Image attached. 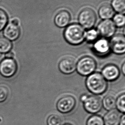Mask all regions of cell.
I'll return each mask as SVG.
<instances>
[{
  "label": "cell",
  "mask_w": 125,
  "mask_h": 125,
  "mask_svg": "<svg viewBox=\"0 0 125 125\" xmlns=\"http://www.w3.org/2000/svg\"><path fill=\"white\" fill-rule=\"evenodd\" d=\"M85 84L88 90L94 95L102 94L108 88L107 81L99 73H94L88 75Z\"/></svg>",
  "instance_id": "1"
},
{
  "label": "cell",
  "mask_w": 125,
  "mask_h": 125,
  "mask_svg": "<svg viewBox=\"0 0 125 125\" xmlns=\"http://www.w3.org/2000/svg\"><path fill=\"white\" fill-rule=\"evenodd\" d=\"M65 40L72 45H78L84 40L85 33L82 26L72 24L68 26L64 32Z\"/></svg>",
  "instance_id": "2"
},
{
  "label": "cell",
  "mask_w": 125,
  "mask_h": 125,
  "mask_svg": "<svg viewBox=\"0 0 125 125\" xmlns=\"http://www.w3.org/2000/svg\"><path fill=\"white\" fill-rule=\"evenodd\" d=\"M96 67V62L93 58L90 56H84L76 63L77 71L82 76H88L92 74Z\"/></svg>",
  "instance_id": "3"
},
{
  "label": "cell",
  "mask_w": 125,
  "mask_h": 125,
  "mask_svg": "<svg viewBox=\"0 0 125 125\" xmlns=\"http://www.w3.org/2000/svg\"><path fill=\"white\" fill-rule=\"evenodd\" d=\"M96 21V14L92 9L87 8L80 12L79 22L85 28L91 29L94 26Z\"/></svg>",
  "instance_id": "4"
},
{
  "label": "cell",
  "mask_w": 125,
  "mask_h": 125,
  "mask_svg": "<svg viewBox=\"0 0 125 125\" xmlns=\"http://www.w3.org/2000/svg\"><path fill=\"white\" fill-rule=\"evenodd\" d=\"M17 70V63L12 58H6L0 62V74L5 78L13 76Z\"/></svg>",
  "instance_id": "5"
},
{
  "label": "cell",
  "mask_w": 125,
  "mask_h": 125,
  "mask_svg": "<svg viewBox=\"0 0 125 125\" xmlns=\"http://www.w3.org/2000/svg\"><path fill=\"white\" fill-rule=\"evenodd\" d=\"M76 103V100L73 96L67 95L63 96L58 100L56 108L62 113H69L74 109Z\"/></svg>",
  "instance_id": "6"
},
{
  "label": "cell",
  "mask_w": 125,
  "mask_h": 125,
  "mask_svg": "<svg viewBox=\"0 0 125 125\" xmlns=\"http://www.w3.org/2000/svg\"><path fill=\"white\" fill-rule=\"evenodd\" d=\"M84 108L89 113L95 114L100 112L103 107L101 99L96 96H88L86 100L83 102Z\"/></svg>",
  "instance_id": "7"
},
{
  "label": "cell",
  "mask_w": 125,
  "mask_h": 125,
  "mask_svg": "<svg viewBox=\"0 0 125 125\" xmlns=\"http://www.w3.org/2000/svg\"><path fill=\"white\" fill-rule=\"evenodd\" d=\"M116 29V26L113 22L106 19L103 21L99 24L97 32L103 37L109 38L114 35Z\"/></svg>",
  "instance_id": "8"
},
{
  "label": "cell",
  "mask_w": 125,
  "mask_h": 125,
  "mask_svg": "<svg viewBox=\"0 0 125 125\" xmlns=\"http://www.w3.org/2000/svg\"><path fill=\"white\" fill-rule=\"evenodd\" d=\"M110 48L114 52L118 54H124L125 51V38L122 34L114 36L110 41Z\"/></svg>",
  "instance_id": "9"
},
{
  "label": "cell",
  "mask_w": 125,
  "mask_h": 125,
  "mask_svg": "<svg viewBox=\"0 0 125 125\" xmlns=\"http://www.w3.org/2000/svg\"><path fill=\"white\" fill-rule=\"evenodd\" d=\"M76 63L74 58L69 57H66L60 61L59 68L61 73L64 74H71L76 70Z\"/></svg>",
  "instance_id": "10"
},
{
  "label": "cell",
  "mask_w": 125,
  "mask_h": 125,
  "mask_svg": "<svg viewBox=\"0 0 125 125\" xmlns=\"http://www.w3.org/2000/svg\"><path fill=\"white\" fill-rule=\"evenodd\" d=\"M101 74L106 81H113L118 78L120 71L119 68L115 64H108L102 69Z\"/></svg>",
  "instance_id": "11"
},
{
  "label": "cell",
  "mask_w": 125,
  "mask_h": 125,
  "mask_svg": "<svg viewBox=\"0 0 125 125\" xmlns=\"http://www.w3.org/2000/svg\"><path fill=\"white\" fill-rule=\"evenodd\" d=\"M3 35L9 40L15 41L19 38L20 35V29L19 26L9 23L3 29Z\"/></svg>",
  "instance_id": "12"
},
{
  "label": "cell",
  "mask_w": 125,
  "mask_h": 125,
  "mask_svg": "<svg viewBox=\"0 0 125 125\" xmlns=\"http://www.w3.org/2000/svg\"><path fill=\"white\" fill-rule=\"evenodd\" d=\"M94 48L95 52L97 55L105 56L110 51V44L106 39H100L95 43Z\"/></svg>",
  "instance_id": "13"
},
{
  "label": "cell",
  "mask_w": 125,
  "mask_h": 125,
  "mask_svg": "<svg viewBox=\"0 0 125 125\" xmlns=\"http://www.w3.org/2000/svg\"><path fill=\"white\" fill-rule=\"evenodd\" d=\"M71 19V16L69 12L66 10H62L56 15L54 22L58 27H64L69 25Z\"/></svg>",
  "instance_id": "14"
},
{
  "label": "cell",
  "mask_w": 125,
  "mask_h": 125,
  "mask_svg": "<svg viewBox=\"0 0 125 125\" xmlns=\"http://www.w3.org/2000/svg\"><path fill=\"white\" fill-rule=\"evenodd\" d=\"M120 113L117 110H112L105 114L103 120L104 125H119L120 121Z\"/></svg>",
  "instance_id": "15"
},
{
  "label": "cell",
  "mask_w": 125,
  "mask_h": 125,
  "mask_svg": "<svg viewBox=\"0 0 125 125\" xmlns=\"http://www.w3.org/2000/svg\"><path fill=\"white\" fill-rule=\"evenodd\" d=\"M99 14L101 19L106 20L111 19L113 16L114 11L109 4L104 3L100 7Z\"/></svg>",
  "instance_id": "16"
},
{
  "label": "cell",
  "mask_w": 125,
  "mask_h": 125,
  "mask_svg": "<svg viewBox=\"0 0 125 125\" xmlns=\"http://www.w3.org/2000/svg\"><path fill=\"white\" fill-rule=\"evenodd\" d=\"M116 96L114 95L107 94L104 97L102 101L103 106L107 111L114 110L116 108Z\"/></svg>",
  "instance_id": "17"
},
{
  "label": "cell",
  "mask_w": 125,
  "mask_h": 125,
  "mask_svg": "<svg viewBox=\"0 0 125 125\" xmlns=\"http://www.w3.org/2000/svg\"><path fill=\"white\" fill-rule=\"evenodd\" d=\"M12 47V42L5 37H0V53H5L10 51Z\"/></svg>",
  "instance_id": "18"
},
{
  "label": "cell",
  "mask_w": 125,
  "mask_h": 125,
  "mask_svg": "<svg viewBox=\"0 0 125 125\" xmlns=\"http://www.w3.org/2000/svg\"><path fill=\"white\" fill-rule=\"evenodd\" d=\"M112 8L119 13H124L125 10V0H112Z\"/></svg>",
  "instance_id": "19"
},
{
  "label": "cell",
  "mask_w": 125,
  "mask_h": 125,
  "mask_svg": "<svg viewBox=\"0 0 125 125\" xmlns=\"http://www.w3.org/2000/svg\"><path fill=\"white\" fill-rule=\"evenodd\" d=\"M86 125H104V122L100 115H94L88 119Z\"/></svg>",
  "instance_id": "20"
},
{
  "label": "cell",
  "mask_w": 125,
  "mask_h": 125,
  "mask_svg": "<svg viewBox=\"0 0 125 125\" xmlns=\"http://www.w3.org/2000/svg\"><path fill=\"white\" fill-rule=\"evenodd\" d=\"M125 95L124 93L120 95L116 100V107L119 112L123 113L125 112Z\"/></svg>",
  "instance_id": "21"
},
{
  "label": "cell",
  "mask_w": 125,
  "mask_h": 125,
  "mask_svg": "<svg viewBox=\"0 0 125 125\" xmlns=\"http://www.w3.org/2000/svg\"><path fill=\"white\" fill-rule=\"evenodd\" d=\"M62 122L61 117L56 114L50 115L47 119L48 125H61Z\"/></svg>",
  "instance_id": "22"
},
{
  "label": "cell",
  "mask_w": 125,
  "mask_h": 125,
  "mask_svg": "<svg viewBox=\"0 0 125 125\" xmlns=\"http://www.w3.org/2000/svg\"><path fill=\"white\" fill-rule=\"evenodd\" d=\"M8 17L6 12L0 9V31L3 30L8 24Z\"/></svg>",
  "instance_id": "23"
},
{
  "label": "cell",
  "mask_w": 125,
  "mask_h": 125,
  "mask_svg": "<svg viewBox=\"0 0 125 125\" xmlns=\"http://www.w3.org/2000/svg\"><path fill=\"white\" fill-rule=\"evenodd\" d=\"M98 37L97 31L94 29H91L85 33V38L89 42H93L96 40Z\"/></svg>",
  "instance_id": "24"
},
{
  "label": "cell",
  "mask_w": 125,
  "mask_h": 125,
  "mask_svg": "<svg viewBox=\"0 0 125 125\" xmlns=\"http://www.w3.org/2000/svg\"><path fill=\"white\" fill-rule=\"evenodd\" d=\"M113 21L115 26L118 27H121L125 25V16L122 14H117L114 17Z\"/></svg>",
  "instance_id": "25"
},
{
  "label": "cell",
  "mask_w": 125,
  "mask_h": 125,
  "mask_svg": "<svg viewBox=\"0 0 125 125\" xmlns=\"http://www.w3.org/2000/svg\"><path fill=\"white\" fill-rule=\"evenodd\" d=\"M8 95V89L5 87H0V102L5 101L7 100Z\"/></svg>",
  "instance_id": "26"
},
{
  "label": "cell",
  "mask_w": 125,
  "mask_h": 125,
  "mask_svg": "<svg viewBox=\"0 0 125 125\" xmlns=\"http://www.w3.org/2000/svg\"><path fill=\"white\" fill-rule=\"evenodd\" d=\"M119 125H125V114L122 115L120 118V121Z\"/></svg>",
  "instance_id": "27"
},
{
  "label": "cell",
  "mask_w": 125,
  "mask_h": 125,
  "mask_svg": "<svg viewBox=\"0 0 125 125\" xmlns=\"http://www.w3.org/2000/svg\"><path fill=\"white\" fill-rule=\"evenodd\" d=\"M11 23H12V24L15 25H16L19 26V19H12L11 21Z\"/></svg>",
  "instance_id": "28"
},
{
  "label": "cell",
  "mask_w": 125,
  "mask_h": 125,
  "mask_svg": "<svg viewBox=\"0 0 125 125\" xmlns=\"http://www.w3.org/2000/svg\"><path fill=\"white\" fill-rule=\"evenodd\" d=\"M14 54L11 51H9L8 53H7L6 54V58H12L13 57Z\"/></svg>",
  "instance_id": "29"
},
{
  "label": "cell",
  "mask_w": 125,
  "mask_h": 125,
  "mask_svg": "<svg viewBox=\"0 0 125 125\" xmlns=\"http://www.w3.org/2000/svg\"><path fill=\"white\" fill-rule=\"evenodd\" d=\"M88 96L86 94H83L80 97V100L82 102H84L88 98Z\"/></svg>",
  "instance_id": "30"
},
{
  "label": "cell",
  "mask_w": 125,
  "mask_h": 125,
  "mask_svg": "<svg viewBox=\"0 0 125 125\" xmlns=\"http://www.w3.org/2000/svg\"><path fill=\"white\" fill-rule=\"evenodd\" d=\"M125 62H124L123 64L122 65V72L123 73V74L124 75L125 74Z\"/></svg>",
  "instance_id": "31"
},
{
  "label": "cell",
  "mask_w": 125,
  "mask_h": 125,
  "mask_svg": "<svg viewBox=\"0 0 125 125\" xmlns=\"http://www.w3.org/2000/svg\"><path fill=\"white\" fill-rule=\"evenodd\" d=\"M64 125H71V124H64Z\"/></svg>",
  "instance_id": "32"
}]
</instances>
